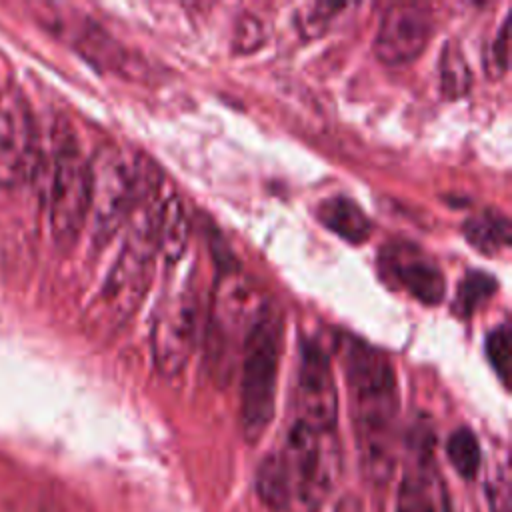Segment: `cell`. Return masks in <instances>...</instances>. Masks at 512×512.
I'll list each match as a JSON object with an SVG mask.
<instances>
[{
    "label": "cell",
    "instance_id": "obj_8",
    "mask_svg": "<svg viewBox=\"0 0 512 512\" xmlns=\"http://www.w3.org/2000/svg\"><path fill=\"white\" fill-rule=\"evenodd\" d=\"M156 256V242L126 232L100 294V304L112 322L122 324L138 310L148 292Z\"/></svg>",
    "mask_w": 512,
    "mask_h": 512
},
{
    "label": "cell",
    "instance_id": "obj_23",
    "mask_svg": "<svg viewBox=\"0 0 512 512\" xmlns=\"http://www.w3.org/2000/svg\"><path fill=\"white\" fill-rule=\"evenodd\" d=\"M346 4H330V2H314L300 8L298 24L302 34H322V30L328 26V22L344 10Z\"/></svg>",
    "mask_w": 512,
    "mask_h": 512
},
{
    "label": "cell",
    "instance_id": "obj_19",
    "mask_svg": "<svg viewBox=\"0 0 512 512\" xmlns=\"http://www.w3.org/2000/svg\"><path fill=\"white\" fill-rule=\"evenodd\" d=\"M472 86L470 64L458 44L446 42L440 56V88L446 98H462Z\"/></svg>",
    "mask_w": 512,
    "mask_h": 512
},
{
    "label": "cell",
    "instance_id": "obj_28",
    "mask_svg": "<svg viewBox=\"0 0 512 512\" xmlns=\"http://www.w3.org/2000/svg\"><path fill=\"white\" fill-rule=\"evenodd\" d=\"M0 106H2V104H0Z\"/></svg>",
    "mask_w": 512,
    "mask_h": 512
},
{
    "label": "cell",
    "instance_id": "obj_5",
    "mask_svg": "<svg viewBox=\"0 0 512 512\" xmlns=\"http://www.w3.org/2000/svg\"><path fill=\"white\" fill-rule=\"evenodd\" d=\"M280 454L292 478L294 496L310 506L320 504L330 494L338 476V434L318 432L290 420Z\"/></svg>",
    "mask_w": 512,
    "mask_h": 512
},
{
    "label": "cell",
    "instance_id": "obj_24",
    "mask_svg": "<svg viewBox=\"0 0 512 512\" xmlns=\"http://www.w3.org/2000/svg\"><path fill=\"white\" fill-rule=\"evenodd\" d=\"M266 38V28L256 14H244L234 30V48L238 52H252L256 50Z\"/></svg>",
    "mask_w": 512,
    "mask_h": 512
},
{
    "label": "cell",
    "instance_id": "obj_7",
    "mask_svg": "<svg viewBox=\"0 0 512 512\" xmlns=\"http://www.w3.org/2000/svg\"><path fill=\"white\" fill-rule=\"evenodd\" d=\"M312 430L336 434L338 426V390L332 362L324 348L300 338L298 366L292 394V418Z\"/></svg>",
    "mask_w": 512,
    "mask_h": 512
},
{
    "label": "cell",
    "instance_id": "obj_22",
    "mask_svg": "<svg viewBox=\"0 0 512 512\" xmlns=\"http://www.w3.org/2000/svg\"><path fill=\"white\" fill-rule=\"evenodd\" d=\"M486 356H488V362L492 364L494 372L498 374L500 382L506 386L510 364H512V338H510V330L506 324L488 332Z\"/></svg>",
    "mask_w": 512,
    "mask_h": 512
},
{
    "label": "cell",
    "instance_id": "obj_9",
    "mask_svg": "<svg viewBox=\"0 0 512 512\" xmlns=\"http://www.w3.org/2000/svg\"><path fill=\"white\" fill-rule=\"evenodd\" d=\"M260 306L254 292L238 276H226L216 288L208 324V346L216 368L222 370L224 366V370H228L232 350L242 346L236 336L240 334V338H244Z\"/></svg>",
    "mask_w": 512,
    "mask_h": 512
},
{
    "label": "cell",
    "instance_id": "obj_2",
    "mask_svg": "<svg viewBox=\"0 0 512 512\" xmlns=\"http://www.w3.org/2000/svg\"><path fill=\"white\" fill-rule=\"evenodd\" d=\"M284 320L276 306L262 304L240 346V430L258 442L274 418Z\"/></svg>",
    "mask_w": 512,
    "mask_h": 512
},
{
    "label": "cell",
    "instance_id": "obj_26",
    "mask_svg": "<svg viewBox=\"0 0 512 512\" xmlns=\"http://www.w3.org/2000/svg\"><path fill=\"white\" fill-rule=\"evenodd\" d=\"M486 500L490 512H510V490L506 470L496 468L486 482Z\"/></svg>",
    "mask_w": 512,
    "mask_h": 512
},
{
    "label": "cell",
    "instance_id": "obj_3",
    "mask_svg": "<svg viewBox=\"0 0 512 512\" xmlns=\"http://www.w3.org/2000/svg\"><path fill=\"white\" fill-rule=\"evenodd\" d=\"M90 212V160L66 126L54 128L50 178V230L60 248L76 244Z\"/></svg>",
    "mask_w": 512,
    "mask_h": 512
},
{
    "label": "cell",
    "instance_id": "obj_4",
    "mask_svg": "<svg viewBox=\"0 0 512 512\" xmlns=\"http://www.w3.org/2000/svg\"><path fill=\"white\" fill-rule=\"evenodd\" d=\"M134 196V162L118 146H102L90 160L92 242L106 246L126 224Z\"/></svg>",
    "mask_w": 512,
    "mask_h": 512
},
{
    "label": "cell",
    "instance_id": "obj_18",
    "mask_svg": "<svg viewBox=\"0 0 512 512\" xmlns=\"http://www.w3.org/2000/svg\"><path fill=\"white\" fill-rule=\"evenodd\" d=\"M466 240L484 254H498L510 244V222L498 210H484L462 224Z\"/></svg>",
    "mask_w": 512,
    "mask_h": 512
},
{
    "label": "cell",
    "instance_id": "obj_20",
    "mask_svg": "<svg viewBox=\"0 0 512 512\" xmlns=\"http://www.w3.org/2000/svg\"><path fill=\"white\" fill-rule=\"evenodd\" d=\"M446 454L452 468L466 480L474 478L480 468V444L470 428H456L446 440Z\"/></svg>",
    "mask_w": 512,
    "mask_h": 512
},
{
    "label": "cell",
    "instance_id": "obj_14",
    "mask_svg": "<svg viewBox=\"0 0 512 512\" xmlns=\"http://www.w3.org/2000/svg\"><path fill=\"white\" fill-rule=\"evenodd\" d=\"M42 20L46 22V26L58 34H62L64 38H68L72 42V46L76 50H80L86 58H90L96 64H112L114 60V42L108 38V34L104 30H100L94 22H90L88 18H66V14L60 12H50V14H42Z\"/></svg>",
    "mask_w": 512,
    "mask_h": 512
},
{
    "label": "cell",
    "instance_id": "obj_13",
    "mask_svg": "<svg viewBox=\"0 0 512 512\" xmlns=\"http://www.w3.org/2000/svg\"><path fill=\"white\" fill-rule=\"evenodd\" d=\"M32 124L20 102L0 106V182L12 184L26 176L32 162Z\"/></svg>",
    "mask_w": 512,
    "mask_h": 512
},
{
    "label": "cell",
    "instance_id": "obj_6",
    "mask_svg": "<svg viewBox=\"0 0 512 512\" xmlns=\"http://www.w3.org/2000/svg\"><path fill=\"white\" fill-rule=\"evenodd\" d=\"M198 292L194 282L184 280L170 288L156 306L150 344L158 372L178 376L194 350L198 328Z\"/></svg>",
    "mask_w": 512,
    "mask_h": 512
},
{
    "label": "cell",
    "instance_id": "obj_25",
    "mask_svg": "<svg viewBox=\"0 0 512 512\" xmlns=\"http://www.w3.org/2000/svg\"><path fill=\"white\" fill-rule=\"evenodd\" d=\"M508 18H504L500 30L496 32V38L492 40L490 48H488V56H486V68L492 76H500L506 72L508 68Z\"/></svg>",
    "mask_w": 512,
    "mask_h": 512
},
{
    "label": "cell",
    "instance_id": "obj_17",
    "mask_svg": "<svg viewBox=\"0 0 512 512\" xmlns=\"http://www.w3.org/2000/svg\"><path fill=\"white\" fill-rule=\"evenodd\" d=\"M256 494L260 502L274 510L282 512L290 508L292 496H294V486L292 478L288 474L286 462L280 452H270L262 458L256 470Z\"/></svg>",
    "mask_w": 512,
    "mask_h": 512
},
{
    "label": "cell",
    "instance_id": "obj_1",
    "mask_svg": "<svg viewBox=\"0 0 512 512\" xmlns=\"http://www.w3.org/2000/svg\"><path fill=\"white\" fill-rule=\"evenodd\" d=\"M342 366L362 474L372 484H386L398 448L400 392L394 366L380 348L356 336L344 338Z\"/></svg>",
    "mask_w": 512,
    "mask_h": 512
},
{
    "label": "cell",
    "instance_id": "obj_16",
    "mask_svg": "<svg viewBox=\"0 0 512 512\" xmlns=\"http://www.w3.org/2000/svg\"><path fill=\"white\" fill-rule=\"evenodd\" d=\"M190 238V224L184 202L176 192H170L162 200L160 222H158V256L168 264H176L186 248Z\"/></svg>",
    "mask_w": 512,
    "mask_h": 512
},
{
    "label": "cell",
    "instance_id": "obj_10",
    "mask_svg": "<svg viewBox=\"0 0 512 512\" xmlns=\"http://www.w3.org/2000/svg\"><path fill=\"white\" fill-rule=\"evenodd\" d=\"M434 30V18L428 6L416 2L392 4L380 18L374 52L388 66L416 60L428 46Z\"/></svg>",
    "mask_w": 512,
    "mask_h": 512
},
{
    "label": "cell",
    "instance_id": "obj_11",
    "mask_svg": "<svg viewBox=\"0 0 512 512\" xmlns=\"http://www.w3.org/2000/svg\"><path fill=\"white\" fill-rule=\"evenodd\" d=\"M380 270L388 280L426 306H436L446 294L440 266L418 246L394 242L380 250Z\"/></svg>",
    "mask_w": 512,
    "mask_h": 512
},
{
    "label": "cell",
    "instance_id": "obj_21",
    "mask_svg": "<svg viewBox=\"0 0 512 512\" xmlns=\"http://www.w3.org/2000/svg\"><path fill=\"white\" fill-rule=\"evenodd\" d=\"M498 284L494 276L486 274L484 270H472L468 272L458 288H456V298H454V310L460 316H470L474 314L494 292Z\"/></svg>",
    "mask_w": 512,
    "mask_h": 512
},
{
    "label": "cell",
    "instance_id": "obj_12",
    "mask_svg": "<svg viewBox=\"0 0 512 512\" xmlns=\"http://www.w3.org/2000/svg\"><path fill=\"white\" fill-rule=\"evenodd\" d=\"M434 468V436L414 434L408 440V456L396 496V512H438Z\"/></svg>",
    "mask_w": 512,
    "mask_h": 512
},
{
    "label": "cell",
    "instance_id": "obj_15",
    "mask_svg": "<svg viewBox=\"0 0 512 512\" xmlns=\"http://www.w3.org/2000/svg\"><path fill=\"white\" fill-rule=\"evenodd\" d=\"M316 216L322 226L352 244H362L372 232L370 218L346 196H330L322 200L316 208Z\"/></svg>",
    "mask_w": 512,
    "mask_h": 512
},
{
    "label": "cell",
    "instance_id": "obj_27",
    "mask_svg": "<svg viewBox=\"0 0 512 512\" xmlns=\"http://www.w3.org/2000/svg\"><path fill=\"white\" fill-rule=\"evenodd\" d=\"M332 512H364V506H362V502H360L358 496L346 494V496L338 498V502L334 504Z\"/></svg>",
    "mask_w": 512,
    "mask_h": 512
}]
</instances>
